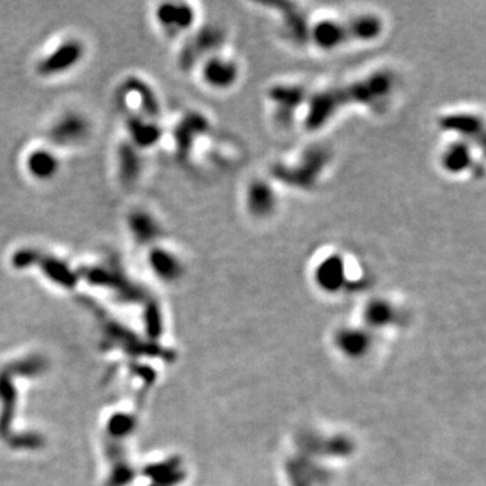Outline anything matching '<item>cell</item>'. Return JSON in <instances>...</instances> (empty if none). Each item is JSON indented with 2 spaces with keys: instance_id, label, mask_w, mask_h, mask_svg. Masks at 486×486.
Wrapping results in <instances>:
<instances>
[{
  "instance_id": "11",
  "label": "cell",
  "mask_w": 486,
  "mask_h": 486,
  "mask_svg": "<svg viewBox=\"0 0 486 486\" xmlns=\"http://www.w3.org/2000/svg\"><path fill=\"white\" fill-rule=\"evenodd\" d=\"M371 345V337L362 328H343L337 337V346L350 358L365 355Z\"/></svg>"
},
{
  "instance_id": "3",
  "label": "cell",
  "mask_w": 486,
  "mask_h": 486,
  "mask_svg": "<svg viewBox=\"0 0 486 486\" xmlns=\"http://www.w3.org/2000/svg\"><path fill=\"white\" fill-rule=\"evenodd\" d=\"M311 88L298 81H278L270 86L265 93L266 107L281 126L300 123L302 111Z\"/></svg>"
},
{
  "instance_id": "10",
  "label": "cell",
  "mask_w": 486,
  "mask_h": 486,
  "mask_svg": "<svg viewBox=\"0 0 486 486\" xmlns=\"http://www.w3.org/2000/svg\"><path fill=\"white\" fill-rule=\"evenodd\" d=\"M398 308L394 301L377 296L366 301L362 311V318L366 327L385 328L396 323L398 318Z\"/></svg>"
},
{
  "instance_id": "13",
  "label": "cell",
  "mask_w": 486,
  "mask_h": 486,
  "mask_svg": "<svg viewBox=\"0 0 486 486\" xmlns=\"http://www.w3.org/2000/svg\"><path fill=\"white\" fill-rule=\"evenodd\" d=\"M152 266L154 268V272L165 280H175L183 275V262L179 257L165 252L157 250L152 255Z\"/></svg>"
},
{
  "instance_id": "2",
  "label": "cell",
  "mask_w": 486,
  "mask_h": 486,
  "mask_svg": "<svg viewBox=\"0 0 486 486\" xmlns=\"http://www.w3.org/2000/svg\"><path fill=\"white\" fill-rule=\"evenodd\" d=\"M483 146L461 139L447 138L437 154L440 172L451 179L477 177L483 173L484 163L480 157Z\"/></svg>"
},
{
  "instance_id": "7",
  "label": "cell",
  "mask_w": 486,
  "mask_h": 486,
  "mask_svg": "<svg viewBox=\"0 0 486 486\" xmlns=\"http://www.w3.org/2000/svg\"><path fill=\"white\" fill-rule=\"evenodd\" d=\"M437 127L447 138L461 139L483 146L485 138L484 115L476 108L455 107L437 116Z\"/></svg>"
},
{
  "instance_id": "6",
  "label": "cell",
  "mask_w": 486,
  "mask_h": 486,
  "mask_svg": "<svg viewBox=\"0 0 486 486\" xmlns=\"http://www.w3.org/2000/svg\"><path fill=\"white\" fill-rule=\"evenodd\" d=\"M280 184L269 176H254L243 186L242 204L245 212L257 222H266L281 206Z\"/></svg>"
},
{
  "instance_id": "5",
  "label": "cell",
  "mask_w": 486,
  "mask_h": 486,
  "mask_svg": "<svg viewBox=\"0 0 486 486\" xmlns=\"http://www.w3.org/2000/svg\"><path fill=\"white\" fill-rule=\"evenodd\" d=\"M243 77V64L230 50L220 49L203 60L200 79L203 84L215 92H230Z\"/></svg>"
},
{
  "instance_id": "1",
  "label": "cell",
  "mask_w": 486,
  "mask_h": 486,
  "mask_svg": "<svg viewBox=\"0 0 486 486\" xmlns=\"http://www.w3.org/2000/svg\"><path fill=\"white\" fill-rule=\"evenodd\" d=\"M362 276V265L342 248H325L315 255L311 264V278L325 295L345 293Z\"/></svg>"
},
{
  "instance_id": "12",
  "label": "cell",
  "mask_w": 486,
  "mask_h": 486,
  "mask_svg": "<svg viewBox=\"0 0 486 486\" xmlns=\"http://www.w3.org/2000/svg\"><path fill=\"white\" fill-rule=\"evenodd\" d=\"M81 53L83 50L77 42H68L40 64V72L42 74H50L70 70L74 63L80 60Z\"/></svg>"
},
{
  "instance_id": "9",
  "label": "cell",
  "mask_w": 486,
  "mask_h": 486,
  "mask_svg": "<svg viewBox=\"0 0 486 486\" xmlns=\"http://www.w3.org/2000/svg\"><path fill=\"white\" fill-rule=\"evenodd\" d=\"M159 21L170 35H179L193 27L196 10L188 3H169L159 8Z\"/></svg>"
},
{
  "instance_id": "14",
  "label": "cell",
  "mask_w": 486,
  "mask_h": 486,
  "mask_svg": "<svg viewBox=\"0 0 486 486\" xmlns=\"http://www.w3.org/2000/svg\"><path fill=\"white\" fill-rule=\"evenodd\" d=\"M27 166L31 175H34L38 179H49L53 175H56L57 172V160L53 154L42 152V150H37L35 153L30 154L29 160H27Z\"/></svg>"
},
{
  "instance_id": "8",
  "label": "cell",
  "mask_w": 486,
  "mask_h": 486,
  "mask_svg": "<svg viewBox=\"0 0 486 486\" xmlns=\"http://www.w3.org/2000/svg\"><path fill=\"white\" fill-rule=\"evenodd\" d=\"M350 47H369L380 42L387 34L384 15L374 10H358L345 15Z\"/></svg>"
},
{
  "instance_id": "4",
  "label": "cell",
  "mask_w": 486,
  "mask_h": 486,
  "mask_svg": "<svg viewBox=\"0 0 486 486\" xmlns=\"http://www.w3.org/2000/svg\"><path fill=\"white\" fill-rule=\"evenodd\" d=\"M305 45L322 54H334L350 47L345 17L337 14L309 17Z\"/></svg>"
}]
</instances>
